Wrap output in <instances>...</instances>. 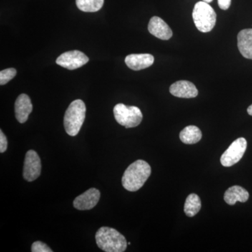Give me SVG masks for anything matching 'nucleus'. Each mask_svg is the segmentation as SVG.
I'll return each mask as SVG.
<instances>
[{
	"mask_svg": "<svg viewBox=\"0 0 252 252\" xmlns=\"http://www.w3.org/2000/svg\"><path fill=\"white\" fill-rule=\"evenodd\" d=\"M152 173L148 162L137 160L129 165L122 177V185L128 191L135 192L143 187Z\"/></svg>",
	"mask_w": 252,
	"mask_h": 252,
	"instance_id": "nucleus-1",
	"label": "nucleus"
},
{
	"mask_svg": "<svg viewBox=\"0 0 252 252\" xmlns=\"http://www.w3.org/2000/svg\"><path fill=\"white\" fill-rule=\"evenodd\" d=\"M96 243L106 252H124L127 248L125 237L114 228L102 227L95 235Z\"/></svg>",
	"mask_w": 252,
	"mask_h": 252,
	"instance_id": "nucleus-2",
	"label": "nucleus"
},
{
	"mask_svg": "<svg viewBox=\"0 0 252 252\" xmlns=\"http://www.w3.org/2000/svg\"><path fill=\"white\" fill-rule=\"evenodd\" d=\"M85 103L76 99L69 104L64 117V127L68 135L74 137L80 131L86 118Z\"/></svg>",
	"mask_w": 252,
	"mask_h": 252,
	"instance_id": "nucleus-3",
	"label": "nucleus"
},
{
	"mask_svg": "<svg viewBox=\"0 0 252 252\" xmlns=\"http://www.w3.org/2000/svg\"><path fill=\"white\" fill-rule=\"evenodd\" d=\"M193 19L199 31L209 32L216 24L217 14L209 3L198 1L194 6Z\"/></svg>",
	"mask_w": 252,
	"mask_h": 252,
	"instance_id": "nucleus-4",
	"label": "nucleus"
},
{
	"mask_svg": "<svg viewBox=\"0 0 252 252\" xmlns=\"http://www.w3.org/2000/svg\"><path fill=\"white\" fill-rule=\"evenodd\" d=\"M114 115L116 121L126 128L135 127L142 122L143 115L138 107L119 103L114 107Z\"/></svg>",
	"mask_w": 252,
	"mask_h": 252,
	"instance_id": "nucleus-5",
	"label": "nucleus"
},
{
	"mask_svg": "<svg viewBox=\"0 0 252 252\" xmlns=\"http://www.w3.org/2000/svg\"><path fill=\"white\" fill-rule=\"evenodd\" d=\"M248 142L244 137L237 139L227 149L220 157V163L223 166L230 167L241 160L246 152Z\"/></svg>",
	"mask_w": 252,
	"mask_h": 252,
	"instance_id": "nucleus-6",
	"label": "nucleus"
},
{
	"mask_svg": "<svg viewBox=\"0 0 252 252\" xmlns=\"http://www.w3.org/2000/svg\"><path fill=\"white\" fill-rule=\"evenodd\" d=\"M41 171V162L39 155L35 151H28L25 158L23 178L28 182H33L40 176Z\"/></svg>",
	"mask_w": 252,
	"mask_h": 252,
	"instance_id": "nucleus-7",
	"label": "nucleus"
},
{
	"mask_svg": "<svg viewBox=\"0 0 252 252\" xmlns=\"http://www.w3.org/2000/svg\"><path fill=\"white\" fill-rule=\"evenodd\" d=\"M89 61V57L84 53L79 51H71L61 54L56 60V63L65 69L73 70L82 67Z\"/></svg>",
	"mask_w": 252,
	"mask_h": 252,
	"instance_id": "nucleus-8",
	"label": "nucleus"
},
{
	"mask_svg": "<svg viewBox=\"0 0 252 252\" xmlns=\"http://www.w3.org/2000/svg\"><path fill=\"white\" fill-rule=\"evenodd\" d=\"M100 192L94 188L86 190L84 193L74 199V207L79 210H90L98 203Z\"/></svg>",
	"mask_w": 252,
	"mask_h": 252,
	"instance_id": "nucleus-9",
	"label": "nucleus"
},
{
	"mask_svg": "<svg viewBox=\"0 0 252 252\" xmlns=\"http://www.w3.org/2000/svg\"><path fill=\"white\" fill-rule=\"evenodd\" d=\"M172 95L180 98H193L198 94V91L193 83L182 80L174 83L170 87Z\"/></svg>",
	"mask_w": 252,
	"mask_h": 252,
	"instance_id": "nucleus-10",
	"label": "nucleus"
},
{
	"mask_svg": "<svg viewBox=\"0 0 252 252\" xmlns=\"http://www.w3.org/2000/svg\"><path fill=\"white\" fill-rule=\"evenodd\" d=\"M148 30L152 35L162 40H168L172 36L171 28L162 18L158 16H154L151 18Z\"/></svg>",
	"mask_w": 252,
	"mask_h": 252,
	"instance_id": "nucleus-11",
	"label": "nucleus"
},
{
	"mask_svg": "<svg viewBox=\"0 0 252 252\" xmlns=\"http://www.w3.org/2000/svg\"><path fill=\"white\" fill-rule=\"evenodd\" d=\"M32 112V104L29 96L21 94L15 102V114L18 122L23 124L28 121L30 114Z\"/></svg>",
	"mask_w": 252,
	"mask_h": 252,
	"instance_id": "nucleus-12",
	"label": "nucleus"
},
{
	"mask_svg": "<svg viewBox=\"0 0 252 252\" xmlns=\"http://www.w3.org/2000/svg\"><path fill=\"white\" fill-rule=\"evenodd\" d=\"M125 63L130 69L139 71L152 66L154 63V57L149 54H131L126 56Z\"/></svg>",
	"mask_w": 252,
	"mask_h": 252,
	"instance_id": "nucleus-13",
	"label": "nucleus"
},
{
	"mask_svg": "<svg viewBox=\"0 0 252 252\" xmlns=\"http://www.w3.org/2000/svg\"><path fill=\"white\" fill-rule=\"evenodd\" d=\"M238 47L240 54L247 59L252 60V29H244L238 34Z\"/></svg>",
	"mask_w": 252,
	"mask_h": 252,
	"instance_id": "nucleus-14",
	"label": "nucleus"
},
{
	"mask_svg": "<svg viewBox=\"0 0 252 252\" xmlns=\"http://www.w3.org/2000/svg\"><path fill=\"white\" fill-rule=\"evenodd\" d=\"M250 194L246 189L240 186H233L230 187L224 193L225 203L230 205H234L236 202L245 203L248 201Z\"/></svg>",
	"mask_w": 252,
	"mask_h": 252,
	"instance_id": "nucleus-15",
	"label": "nucleus"
},
{
	"mask_svg": "<svg viewBox=\"0 0 252 252\" xmlns=\"http://www.w3.org/2000/svg\"><path fill=\"white\" fill-rule=\"evenodd\" d=\"M180 138L183 143L194 144L198 143L202 138V132L197 126H189L181 131Z\"/></svg>",
	"mask_w": 252,
	"mask_h": 252,
	"instance_id": "nucleus-16",
	"label": "nucleus"
},
{
	"mask_svg": "<svg viewBox=\"0 0 252 252\" xmlns=\"http://www.w3.org/2000/svg\"><path fill=\"white\" fill-rule=\"evenodd\" d=\"M201 208L200 197L195 193H191L187 197L185 205V212L187 216L193 217L198 213Z\"/></svg>",
	"mask_w": 252,
	"mask_h": 252,
	"instance_id": "nucleus-17",
	"label": "nucleus"
},
{
	"mask_svg": "<svg viewBox=\"0 0 252 252\" xmlns=\"http://www.w3.org/2000/svg\"><path fill=\"white\" fill-rule=\"evenodd\" d=\"M104 0H76L77 7L84 12H96L102 9Z\"/></svg>",
	"mask_w": 252,
	"mask_h": 252,
	"instance_id": "nucleus-18",
	"label": "nucleus"
},
{
	"mask_svg": "<svg viewBox=\"0 0 252 252\" xmlns=\"http://www.w3.org/2000/svg\"><path fill=\"white\" fill-rule=\"evenodd\" d=\"M16 75V70L14 68H9L0 72V85L3 86L7 84Z\"/></svg>",
	"mask_w": 252,
	"mask_h": 252,
	"instance_id": "nucleus-19",
	"label": "nucleus"
},
{
	"mask_svg": "<svg viewBox=\"0 0 252 252\" xmlns=\"http://www.w3.org/2000/svg\"><path fill=\"white\" fill-rule=\"evenodd\" d=\"M31 251L32 252H52L53 250L45 243L36 241L32 245Z\"/></svg>",
	"mask_w": 252,
	"mask_h": 252,
	"instance_id": "nucleus-20",
	"label": "nucleus"
},
{
	"mask_svg": "<svg viewBox=\"0 0 252 252\" xmlns=\"http://www.w3.org/2000/svg\"><path fill=\"white\" fill-rule=\"evenodd\" d=\"M8 142L6 136L3 133L2 130H0V153H4L7 149Z\"/></svg>",
	"mask_w": 252,
	"mask_h": 252,
	"instance_id": "nucleus-21",
	"label": "nucleus"
},
{
	"mask_svg": "<svg viewBox=\"0 0 252 252\" xmlns=\"http://www.w3.org/2000/svg\"><path fill=\"white\" fill-rule=\"evenodd\" d=\"M230 4H231V0H218L219 6L222 10L229 9Z\"/></svg>",
	"mask_w": 252,
	"mask_h": 252,
	"instance_id": "nucleus-22",
	"label": "nucleus"
},
{
	"mask_svg": "<svg viewBox=\"0 0 252 252\" xmlns=\"http://www.w3.org/2000/svg\"><path fill=\"white\" fill-rule=\"evenodd\" d=\"M248 113L249 115L252 116V104L248 107Z\"/></svg>",
	"mask_w": 252,
	"mask_h": 252,
	"instance_id": "nucleus-23",
	"label": "nucleus"
},
{
	"mask_svg": "<svg viewBox=\"0 0 252 252\" xmlns=\"http://www.w3.org/2000/svg\"><path fill=\"white\" fill-rule=\"evenodd\" d=\"M203 1H205V2H207V3H210V2H212V1H213V0H203Z\"/></svg>",
	"mask_w": 252,
	"mask_h": 252,
	"instance_id": "nucleus-24",
	"label": "nucleus"
}]
</instances>
